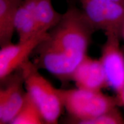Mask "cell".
Returning a JSON list of instances; mask_svg holds the SVG:
<instances>
[{
	"instance_id": "cell-1",
	"label": "cell",
	"mask_w": 124,
	"mask_h": 124,
	"mask_svg": "<svg viewBox=\"0 0 124 124\" xmlns=\"http://www.w3.org/2000/svg\"><path fill=\"white\" fill-rule=\"evenodd\" d=\"M94 32L82 9L71 3L34 51V63L60 81L71 80L74 70L87 55Z\"/></svg>"
},
{
	"instance_id": "cell-2",
	"label": "cell",
	"mask_w": 124,
	"mask_h": 124,
	"mask_svg": "<svg viewBox=\"0 0 124 124\" xmlns=\"http://www.w3.org/2000/svg\"><path fill=\"white\" fill-rule=\"evenodd\" d=\"M22 72L26 91L41 111L46 124H56L64 108L60 89L53 85L39 72L34 62L28 60L19 69Z\"/></svg>"
},
{
	"instance_id": "cell-3",
	"label": "cell",
	"mask_w": 124,
	"mask_h": 124,
	"mask_svg": "<svg viewBox=\"0 0 124 124\" xmlns=\"http://www.w3.org/2000/svg\"><path fill=\"white\" fill-rule=\"evenodd\" d=\"M64 108L69 113V123L82 124L120 105L117 97L102 91L79 89H60Z\"/></svg>"
},
{
	"instance_id": "cell-4",
	"label": "cell",
	"mask_w": 124,
	"mask_h": 124,
	"mask_svg": "<svg viewBox=\"0 0 124 124\" xmlns=\"http://www.w3.org/2000/svg\"><path fill=\"white\" fill-rule=\"evenodd\" d=\"M86 18L94 31H102L105 35L121 38L124 21V5L109 0H79Z\"/></svg>"
},
{
	"instance_id": "cell-5",
	"label": "cell",
	"mask_w": 124,
	"mask_h": 124,
	"mask_svg": "<svg viewBox=\"0 0 124 124\" xmlns=\"http://www.w3.org/2000/svg\"><path fill=\"white\" fill-rule=\"evenodd\" d=\"M102 47L100 60L106 75L108 86L117 97L124 86V54L121 48V38L116 35H107Z\"/></svg>"
},
{
	"instance_id": "cell-6",
	"label": "cell",
	"mask_w": 124,
	"mask_h": 124,
	"mask_svg": "<svg viewBox=\"0 0 124 124\" xmlns=\"http://www.w3.org/2000/svg\"><path fill=\"white\" fill-rule=\"evenodd\" d=\"M12 73L1 80L0 89V124L10 122L23 106L27 91L24 90V81L21 70Z\"/></svg>"
},
{
	"instance_id": "cell-7",
	"label": "cell",
	"mask_w": 124,
	"mask_h": 124,
	"mask_svg": "<svg viewBox=\"0 0 124 124\" xmlns=\"http://www.w3.org/2000/svg\"><path fill=\"white\" fill-rule=\"evenodd\" d=\"M46 33H39L16 44L1 46L0 50V80H2L17 70L38 46L47 36Z\"/></svg>"
},
{
	"instance_id": "cell-8",
	"label": "cell",
	"mask_w": 124,
	"mask_h": 124,
	"mask_svg": "<svg viewBox=\"0 0 124 124\" xmlns=\"http://www.w3.org/2000/svg\"><path fill=\"white\" fill-rule=\"evenodd\" d=\"M71 80L79 89L91 91H102L108 87L103 67L100 59L87 55L77 67L71 75Z\"/></svg>"
},
{
	"instance_id": "cell-9",
	"label": "cell",
	"mask_w": 124,
	"mask_h": 124,
	"mask_svg": "<svg viewBox=\"0 0 124 124\" xmlns=\"http://www.w3.org/2000/svg\"><path fill=\"white\" fill-rule=\"evenodd\" d=\"M38 0H24L18 9L15 19V31L18 41H23L39 33L37 32L35 9Z\"/></svg>"
},
{
	"instance_id": "cell-10",
	"label": "cell",
	"mask_w": 124,
	"mask_h": 124,
	"mask_svg": "<svg viewBox=\"0 0 124 124\" xmlns=\"http://www.w3.org/2000/svg\"><path fill=\"white\" fill-rule=\"evenodd\" d=\"M24 0H0V46L12 43L15 32V19Z\"/></svg>"
},
{
	"instance_id": "cell-11",
	"label": "cell",
	"mask_w": 124,
	"mask_h": 124,
	"mask_svg": "<svg viewBox=\"0 0 124 124\" xmlns=\"http://www.w3.org/2000/svg\"><path fill=\"white\" fill-rule=\"evenodd\" d=\"M62 14L54 9L51 0H38L35 19L38 33H46L59 21Z\"/></svg>"
},
{
	"instance_id": "cell-12",
	"label": "cell",
	"mask_w": 124,
	"mask_h": 124,
	"mask_svg": "<svg viewBox=\"0 0 124 124\" xmlns=\"http://www.w3.org/2000/svg\"><path fill=\"white\" fill-rule=\"evenodd\" d=\"M43 124L46 122L40 108L27 93L23 106L10 124Z\"/></svg>"
},
{
	"instance_id": "cell-13",
	"label": "cell",
	"mask_w": 124,
	"mask_h": 124,
	"mask_svg": "<svg viewBox=\"0 0 124 124\" xmlns=\"http://www.w3.org/2000/svg\"><path fill=\"white\" fill-rule=\"evenodd\" d=\"M82 124H124V118L117 107Z\"/></svg>"
},
{
	"instance_id": "cell-14",
	"label": "cell",
	"mask_w": 124,
	"mask_h": 124,
	"mask_svg": "<svg viewBox=\"0 0 124 124\" xmlns=\"http://www.w3.org/2000/svg\"><path fill=\"white\" fill-rule=\"evenodd\" d=\"M117 98L120 102V105H122L124 106V86L122 89L121 92L117 96Z\"/></svg>"
},
{
	"instance_id": "cell-15",
	"label": "cell",
	"mask_w": 124,
	"mask_h": 124,
	"mask_svg": "<svg viewBox=\"0 0 124 124\" xmlns=\"http://www.w3.org/2000/svg\"><path fill=\"white\" fill-rule=\"evenodd\" d=\"M109 1H113V2H115L117 3H119V4H121L124 5V0H109Z\"/></svg>"
},
{
	"instance_id": "cell-16",
	"label": "cell",
	"mask_w": 124,
	"mask_h": 124,
	"mask_svg": "<svg viewBox=\"0 0 124 124\" xmlns=\"http://www.w3.org/2000/svg\"><path fill=\"white\" fill-rule=\"evenodd\" d=\"M121 39H123V41H124V21L123 25H122V28Z\"/></svg>"
}]
</instances>
